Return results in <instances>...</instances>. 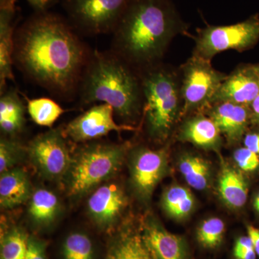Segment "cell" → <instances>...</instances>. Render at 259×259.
<instances>
[{"label": "cell", "instance_id": "cell-14", "mask_svg": "<svg viewBox=\"0 0 259 259\" xmlns=\"http://www.w3.org/2000/svg\"><path fill=\"white\" fill-rule=\"evenodd\" d=\"M125 194L117 185L110 184L101 186L88 199L90 217L97 226L106 228L115 223L125 208Z\"/></svg>", "mask_w": 259, "mask_h": 259}, {"label": "cell", "instance_id": "cell-32", "mask_svg": "<svg viewBox=\"0 0 259 259\" xmlns=\"http://www.w3.org/2000/svg\"><path fill=\"white\" fill-rule=\"evenodd\" d=\"M245 147L259 155V134H250L245 136Z\"/></svg>", "mask_w": 259, "mask_h": 259}, {"label": "cell", "instance_id": "cell-17", "mask_svg": "<svg viewBox=\"0 0 259 259\" xmlns=\"http://www.w3.org/2000/svg\"><path fill=\"white\" fill-rule=\"evenodd\" d=\"M30 195V182L23 170L13 168L1 174L0 204L3 208H14L28 200Z\"/></svg>", "mask_w": 259, "mask_h": 259}, {"label": "cell", "instance_id": "cell-21", "mask_svg": "<svg viewBox=\"0 0 259 259\" xmlns=\"http://www.w3.org/2000/svg\"><path fill=\"white\" fill-rule=\"evenodd\" d=\"M59 209V199L51 191L37 189L32 193L29 204V214L37 224H50L57 215Z\"/></svg>", "mask_w": 259, "mask_h": 259}, {"label": "cell", "instance_id": "cell-26", "mask_svg": "<svg viewBox=\"0 0 259 259\" xmlns=\"http://www.w3.org/2000/svg\"><path fill=\"white\" fill-rule=\"evenodd\" d=\"M226 227L222 220L218 218L204 221L197 232L199 244L207 249H214L222 243Z\"/></svg>", "mask_w": 259, "mask_h": 259}, {"label": "cell", "instance_id": "cell-20", "mask_svg": "<svg viewBox=\"0 0 259 259\" xmlns=\"http://www.w3.org/2000/svg\"><path fill=\"white\" fill-rule=\"evenodd\" d=\"M25 107L15 90L1 93L0 127L3 134L14 136L23 129L25 123Z\"/></svg>", "mask_w": 259, "mask_h": 259}, {"label": "cell", "instance_id": "cell-12", "mask_svg": "<svg viewBox=\"0 0 259 259\" xmlns=\"http://www.w3.org/2000/svg\"><path fill=\"white\" fill-rule=\"evenodd\" d=\"M259 95V78L253 66L236 69L227 76L211 103L231 102L249 107Z\"/></svg>", "mask_w": 259, "mask_h": 259}, {"label": "cell", "instance_id": "cell-37", "mask_svg": "<svg viewBox=\"0 0 259 259\" xmlns=\"http://www.w3.org/2000/svg\"><path fill=\"white\" fill-rule=\"evenodd\" d=\"M253 206H254L255 210L259 212V193L257 194L256 197H255L254 202H253Z\"/></svg>", "mask_w": 259, "mask_h": 259}, {"label": "cell", "instance_id": "cell-22", "mask_svg": "<svg viewBox=\"0 0 259 259\" xmlns=\"http://www.w3.org/2000/svg\"><path fill=\"white\" fill-rule=\"evenodd\" d=\"M161 202L167 214L175 219H183L190 215L195 204L192 192L181 186L169 187L163 194Z\"/></svg>", "mask_w": 259, "mask_h": 259}, {"label": "cell", "instance_id": "cell-1", "mask_svg": "<svg viewBox=\"0 0 259 259\" xmlns=\"http://www.w3.org/2000/svg\"><path fill=\"white\" fill-rule=\"evenodd\" d=\"M13 59L37 83L69 95L81 81L90 54L72 27L58 15L37 13L15 37Z\"/></svg>", "mask_w": 259, "mask_h": 259}, {"label": "cell", "instance_id": "cell-15", "mask_svg": "<svg viewBox=\"0 0 259 259\" xmlns=\"http://www.w3.org/2000/svg\"><path fill=\"white\" fill-rule=\"evenodd\" d=\"M17 0H0V90L4 92L7 80L14 79V20Z\"/></svg>", "mask_w": 259, "mask_h": 259}, {"label": "cell", "instance_id": "cell-16", "mask_svg": "<svg viewBox=\"0 0 259 259\" xmlns=\"http://www.w3.org/2000/svg\"><path fill=\"white\" fill-rule=\"evenodd\" d=\"M209 112V118L217 125L220 132L231 143L243 137L248 124L249 107L231 102H218Z\"/></svg>", "mask_w": 259, "mask_h": 259}, {"label": "cell", "instance_id": "cell-33", "mask_svg": "<svg viewBox=\"0 0 259 259\" xmlns=\"http://www.w3.org/2000/svg\"><path fill=\"white\" fill-rule=\"evenodd\" d=\"M37 13H44L55 3L56 0H27Z\"/></svg>", "mask_w": 259, "mask_h": 259}, {"label": "cell", "instance_id": "cell-27", "mask_svg": "<svg viewBox=\"0 0 259 259\" xmlns=\"http://www.w3.org/2000/svg\"><path fill=\"white\" fill-rule=\"evenodd\" d=\"M64 259H94L93 245L87 235L71 233L63 245Z\"/></svg>", "mask_w": 259, "mask_h": 259}, {"label": "cell", "instance_id": "cell-24", "mask_svg": "<svg viewBox=\"0 0 259 259\" xmlns=\"http://www.w3.org/2000/svg\"><path fill=\"white\" fill-rule=\"evenodd\" d=\"M27 108L32 121L45 127H51L65 112L54 100L44 97L28 100Z\"/></svg>", "mask_w": 259, "mask_h": 259}, {"label": "cell", "instance_id": "cell-6", "mask_svg": "<svg viewBox=\"0 0 259 259\" xmlns=\"http://www.w3.org/2000/svg\"><path fill=\"white\" fill-rule=\"evenodd\" d=\"M258 39V15L233 25L207 27L199 34L194 56L210 61L213 56L223 51L245 50Z\"/></svg>", "mask_w": 259, "mask_h": 259}, {"label": "cell", "instance_id": "cell-4", "mask_svg": "<svg viewBox=\"0 0 259 259\" xmlns=\"http://www.w3.org/2000/svg\"><path fill=\"white\" fill-rule=\"evenodd\" d=\"M141 87L149 134L154 139H164L180 110V88L174 75L163 69L149 71Z\"/></svg>", "mask_w": 259, "mask_h": 259}, {"label": "cell", "instance_id": "cell-35", "mask_svg": "<svg viewBox=\"0 0 259 259\" xmlns=\"http://www.w3.org/2000/svg\"><path fill=\"white\" fill-rule=\"evenodd\" d=\"M250 110L252 112V117L255 123L259 125V95L255 97L254 100L250 105Z\"/></svg>", "mask_w": 259, "mask_h": 259}, {"label": "cell", "instance_id": "cell-31", "mask_svg": "<svg viewBox=\"0 0 259 259\" xmlns=\"http://www.w3.org/2000/svg\"><path fill=\"white\" fill-rule=\"evenodd\" d=\"M47 243L34 236H29L26 253L24 259H47Z\"/></svg>", "mask_w": 259, "mask_h": 259}, {"label": "cell", "instance_id": "cell-19", "mask_svg": "<svg viewBox=\"0 0 259 259\" xmlns=\"http://www.w3.org/2000/svg\"><path fill=\"white\" fill-rule=\"evenodd\" d=\"M181 139L204 148H216L221 143V132L211 118L196 117L186 122Z\"/></svg>", "mask_w": 259, "mask_h": 259}, {"label": "cell", "instance_id": "cell-7", "mask_svg": "<svg viewBox=\"0 0 259 259\" xmlns=\"http://www.w3.org/2000/svg\"><path fill=\"white\" fill-rule=\"evenodd\" d=\"M131 0H65L71 23L88 34L113 32Z\"/></svg>", "mask_w": 259, "mask_h": 259}, {"label": "cell", "instance_id": "cell-29", "mask_svg": "<svg viewBox=\"0 0 259 259\" xmlns=\"http://www.w3.org/2000/svg\"><path fill=\"white\" fill-rule=\"evenodd\" d=\"M234 159L243 171H254L259 166L258 155L245 147L238 148L235 151Z\"/></svg>", "mask_w": 259, "mask_h": 259}, {"label": "cell", "instance_id": "cell-8", "mask_svg": "<svg viewBox=\"0 0 259 259\" xmlns=\"http://www.w3.org/2000/svg\"><path fill=\"white\" fill-rule=\"evenodd\" d=\"M226 77L211 66L209 60L194 56L183 69V81L180 88L183 111L187 112L211 104Z\"/></svg>", "mask_w": 259, "mask_h": 259}, {"label": "cell", "instance_id": "cell-18", "mask_svg": "<svg viewBox=\"0 0 259 259\" xmlns=\"http://www.w3.org/2000/svg\"><path fill=\"white\" fill-rule=\"evenodd\" d=\"M218 192L223 202L233 209L241 208L248 197V186L240 172L224 165L218 182Z\"/></svg>", "mask_w": 259, "mask_h": 259}, {"label": "cell", "instance_id": "cell-25", "mask_svg": "<svg viewBox=\"0 0 259 259\" xmlns=\"http://www.w3.org/2000/svg\"><path fill=\"white\" fill-rule=\"evenodd\" d=\"M28 236L19 228H13L4 233L1 239V259H24Z\"/></svg>", "mask_w": 259, "mask_h": 259}, {"label": "cell", "instance_id": "cell-11", "mask_svg": "<svg viewBox=\"0 0 259 259\" xmlns=\"http://www.w3.org/2000/svg\"><path fill=\"white\" fill-rule=\"evenodd\" d=\"M131 161L133 186L139 197L147 200L166 174V152L139 148L134 151Z\"/></svg>", "mask_w": 259, "mask_h": 259}, {"label": "cell", "instance_id": "cell-2", "mask_svg": "<svg viewBox=\"0 0 259 259\" xmlns=\"http://www.w3.org/2000/svg\"><path fill=\"white\" fill-rule=\"evenodd\" d=\"M182 27L168 0H131L113 30L117 55L137 64L152 62Z\"/></svg>", "mask_w": 259, "mask_h": 259}, {"label": "cell", "instance_id": "cell-10", "mask_svg": "<svg viewBox=\"0 0 259 259\" xmlns=\"http://www.w3.org/2000/svg\"><path fill=\"white\" fill-rule=\"evenodd\" d=\"M114 114L113 108L108 104L94 105L68 123L63 134L65 137L79 143L100 139L112 131H134L132 126L116 123Z\"/></svg>", "mask_w": 259, "mask_h": 259}, {"label": "cell", "instance_id": "cell-13", "mask_svg": "<svg viewBox=\"0 0 259 259\" xmlns=\"http://www.w3.org/2000/svg\"><path fill=\"white\" fill-rule=\"evenodd\" d=\"M141 234L154 259H190L185 240L167 231L156 221H146Z\"/></svg>", "mask_w": 259, "mask_h": 259}, {"label": "cell", "instance_id": "cell-28", "mask_svg": "<svg viewBox=\"0 0 259 259\" xmlns=\"http://www.w3.org/2000/svg\"><path fill=\"white\" fill-rule=\"evenodd\" d=\"M24 148L18 141L3 138L0 141V173L13 168L23 156Z\"/></svg>", "mask_w": 259, "mask_h": 259}, {"label": "cell", "instance_id": "cell-3", "mask_svg": "<svg viewBox=\"0 0 259 259\" xmlns=\"http://www.w3.org/2000/svg\"><path fill=\"white\" fill-rule=\"evenodd\" d=\"M81 100L84 104H108L116 115L130 119L137 115L142 87L117 54L94 53L83 71Z\"/></svg>", "mask_w": 259, "mask_h": 259}, {"label": "cell", "instance_id": "cell-38", "mask_svg": "<svg viewBox=\"0 0 259 259\" xmlns=\"http://www.w3.org/2000/svg\"><path fill=\"white\" fill-rule=\"evenodd\" d=\"M253 68H254L255 73H256L257 76L259 78V65L258 66H253Z\"/></svg>", "mask_w": 259, "mask_h": 259}, {"label": "cell", "instance_id": "cell-34", "mask_svg": "<svg viewBox=\"0 0 259 259\" xmlns=\"http://www.w3.org/2000/svg\"><path fill=\"white\" fill-rule=\"evenodd\" d=\"M248 236L253 244L256 255L259 257V229L252 226L247 227Z\"/></svg>", "mask_w": 259, "mask_h": 259}, {"label": "cell", "instance_id": "cell-36", "mask_svg": "<svg viewBox=\"0 0 259 259\" xmlns=\"http://www.w3.org/2000/svg\"><path fill=\"white\" fill-rule=\"evenodd\" d=\"M106 259H142L136 255L123 254V253H109Z\"/></svg>", "mask_w": 259, "mask_h": 259}, {"label": "cell", "instance_id": "cell-30", "mask_svg": "<svg viewBox=\"0 0 259 259\" xmlns=\"http://www.w3.org/2000/svg\"><path fill=\"white\" fill-rule=\"evenodd\" d=\"M236 259H256V253L248 236H241L236 240L233 248Z\"/></svg>", "mask_w": 259, "mask_h": 259}, {"label": "cell", "instance_id": "cell-5", "mask_svg": "<svg viewBox=\"0 0 259 259\" xmlns=\"http://www.w3.org/2000/svg\"><path fill=\"white\" fill-rule=\"evenodd\" d=\"M125 148L107 144H95L83 148L75 156L69 171L68 192L79 197L87 193L118 171Z\"/></svg>", "mask_w": 259, "mask_h": 259}, {"label": "cell", "instance_id": "cell-23", "mask_svg": "<svg viewBox=\"0 0 259 259\" xmlns=\"http://www.w3.org/2000/svg\"><path fill=\"white\" fill-rule=\"evenodd\" d=\"M179 168L189 185L197 190H203L208 186L210 166L204 158L187 154L180 158Z\"/></svg>", "mask_w": 259, "mask_h": 259}, {"label": "cell", "instance_id": "cell-9", "mask_svg": "<svg viewBox=\"0 0 259 259\" xmlns=\"http://www.w3.org/2000/svg\"><path fill=\"white\" fill-rule=\"evenodd\" d=\"M65 138L63 131L51 130L32 140L27 148L30 161L47 180H61L69 173L73 159Z\"/></svg>", "mask_w": 259, "mask_h": 259}]
</instances>
